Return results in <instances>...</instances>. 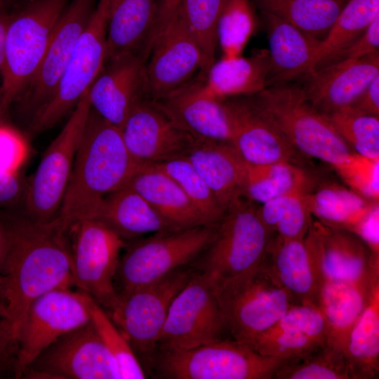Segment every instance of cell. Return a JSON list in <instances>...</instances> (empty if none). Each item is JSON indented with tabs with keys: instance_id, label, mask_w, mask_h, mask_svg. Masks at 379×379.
<instances>
[{
	"instance_id": "obj_14",
	"label": "cell",
	"mask_w": 379,
	"mask_h": 379,
	"mask_svg": "<svg viewBox=\"0 0 379 379\" xmlns=\"http://www.w3.org/2000/svg\"><path fill=\"white\" fill-rule=\"evenodd\" d=\"M91 320L81 291H50L30 305L16 337L17 355L13 372L22 378L31 363L60 336Z\"/></svg>"
},
{
	"instance_id": "obj_27",
	"label": "cell",
	"mask_w": 379,
	"mask_h": 379,
	"mask_svg": "<svg viewBox=\"0 0 379 379\" xmlns=\"http://www.w3.org/2000/svg\"><path fill=\"white\" fill-rule=\"evenodd\" d=\"M269 44L268 86L300 80L312 69L320 41L288 22L260 12Z\"/></svg>"
},
{
	"instance_id": "obj_46",
	"label": "cell",
	"mask_w": 379,
	"mask_h": 379,
	"mask_svg": "<svg viewBox=\"0 0 379 379\" xmlns=\"http://www.w3.org/2000/svg\"><path fill=\"white\" fill-rule=\"evenodd\" d=\"M25 138L15 128L0 122V171L18 173L27 156Z\"/></svg>"
},
{
	"instance_id": "obj_9",
	"label": "cell",
	"mask_w": 379,
	"mask_h": 379,
	"mask_svg": "<svg viewBox=\"0 0 379 379\" xmlns=\"http://www.w3.org/2000/svg\"><path fill=\"white\" fill-rule=\"evenodd\" d=\"M190 265L119 295L109 316L128 340L146 374L151 371L170 306L194 273Z\"/></svg>"
},
{
	"instance_id": "obj_29",
	"label": "cell",
	"mask_w": 379,
	"mask_h": 379,
	"mask_svg": "<svg viewBox=\"0 0 379 379\" xmlns=\"http://www.w3.org/2000/svg\"><path fill=\"white\" fill-rule=\"evenodd\" d=\"M158 0H110L106 59L124 54L148 58Z\"/></svg>"
},
{
	"instance_id": "obj_40",
	"label": "cell",
	"mask_w": 379,
	"mask_h": 379,
	"mask_svg": "<svg viewBox=\"0 0 379 379\" xmlns=\"http://www.w3.org/2000/svg\"><path fill=\"white\" fill-rule=\"evenodd\" d=\"M275 379H351L343 352L325 344L300 358L290 359L276 372Z\"/></svg>"
},
{
	"instance_id": "obj_20",
	"label": "cell",
	"mask_w": 379,
	"mask_h": 379,
	"mask_svg": "<svg viewBox=\"0 0 379 379\" xmlns=\"http://www.w3.org/2000/svg\"><path fill=\"white\" fill-rule=\"evenodd\" d=\"M147 60L142 54H124L106 59L88 90L91 108L119 129L133 106L145 98Z\"/></svg>"
},
{
	"instance_id": "obj_49",
	"label": "cell",
	"mask_w": 379,
	"mask_h": 379,
	"mask_svg": "<svg viewBox=\"0 0 379 379\" xmlns=\"http://www.w3.org/2000/svg\"><path fill=\"white\" fill-rule=\"evenodd\" d=\"M379 206L372 211L352 231L358 235L374 254L379 255Z\"/></svg>"
},
{
	"instance_id": "obj_55",
	"label": "cell",
	"mask_w": 379,
	"mask_h": 379,
	"mask_svg": "<svg viewBox=\"0 0 379 379\" xmlns=\"http://www.w3.org/2000/svg\"><path fill=\"white\" fill-rule=\"evenodd\" d=\"M7 109H8V107L4 103L2 94L0 90V122L3 121V117Z\"/></svg>"
},
{
	"instance_id": "obj_28",
	"label": "cell",
	"mask_w": 379,
	"mask_h": 379,
	"mask_svg": "<svg viewBox=\"0 0 379 379\" xmlns=\"http://www.w3.org/2000/svg\"><path fill=\"white\" fill-rule=\"evenodd\" d=\"M126 185L138 192L173 229L211 225L178 184L157 166H139Z\"/></svg>"
},
{
	"instance_id": "obj_23",
	"label": "cell",
	"mask_w": 379,
	"mask_h": 379,
	"mask_svg": "<svg viewBox=\"0 0 379 379\" xmlns=\"http://www.w3.org/2000/svg\"><path fill=\"white\" fill-rule=\"evenodd\" d=\"M203 77L155 102L194 138L230 142V129L223 102L208 91Z\"/></svg>"
},
{
	"instance_id": "obj_21",
	"label": "cell",
	"mask_w": 379,
	"mask_h": 379,
	"mask_svg": "<svg viewBox=\"0 0 379 379\" xmlns=\"http://www.w3.org/2000/svg\"><path fill=\"white\" fill-rule=\"evenodd\" d=\"M95 0H72L60 15L41 64L22 95L25 105L34 108V112L55 91L77 41L95 8Z\"/></svg>"
},
{
	"instance_id": "obj_52",
	"label": "cell",
	"mask_w": 379,
	"mask_h": 379,
	"mask_svg": "<svg viewBox=\"0 0 379 379\" xmlns=\"http://www.w3.org/2000/svg\"><path fill=\"white\" fill-rule=\"evenodd\" d=\"M180 2L181 0H158L156 19L148 49L154 39L175 14Z\"/></svg>"
},
{
	"instance_id": "obj_36",
	"label": "cell",
	"mask_w": 379,
	"mask_h": 379,
	"mask_svg": "<svg viewBox=\"0 0 379 379\" xmlns=\"http://www.w3.org/2000/svg\"><path fill=\"white\" fill-rule=\"evenodd\" d=\"M271 14L319 40L326 37L346 0H251Z\"/></svg>"
},
{
	"instance_id": "obj_37",
	"label": "cell",
	"mask_w": 379,
	"mask_h": 379,
	"mask_svg": "<svg viewBox=\"0 0 379 379\" xmlns=\"http://www.w3.org/2000/svg\"><path fill=\"white\" fill-rule=\"evenodd\" d=\"M317 185L314 177L303 166L295 164H248L245 197L255 202L264 203L286 194H306Z\"/></svg>"
},
{
	"instance_id": "obj_44",
	"label": "cell",
	"mask_w": 379,
	"mask_h": 379,
	"mask_svg": "<svg viewBox=\"0 0 379 379\" xmlns=\"http://www.w3.org/2000/svg\"><path fill=\"white\" fill-rule=\"evenodd\" d=\"M352 190L372 201L379 198V159L352 152L343 163L333 168Z\"/></svg>"
},
{
	"instance_id": "obj_31",
	"label": "cell",
	"mask_w": 379,
	"mask_h": 379,
	"mask_svg": "<svg viewBox=\"0 0 379 379\" xmlns=\"http://www.w3.org/2000/svg\"><path fill=\"white\" fill-rule=\"evenodd\" d=\"M269 72L268 50L259 49L248 57H222L212 64L204 80L208 91L223 100L260 93L268 86Z\"/></svg>"
},
{
	"instance_id": "obj_22",
	"label": "cell",
	"mask_w": 379,
	"mask_h": 379,
	"mask_svg": "<svg viewBox=\"0 0 379 379\" xmlns=\"http://www.w3.org/2000/svg\"><path fill=\"white\" fill-rule=\"evenodd\" d=\"M270 268L293 304L318 307L325 281L316 241L309 230L303 239H284L274 234L268 252Z\"/></svg>"
},
{
	"instance_id": "obj_34",
	"label": "cell",
	"mask_w": 379,
	"mask_h": 379,
	"mask_svg": "<svg viewBox=\"0 0 379 379\" xmlns=\"http://www.w3.org/2000/svg\"><path fill=\"white\" fill-rule=\"evenodd\" d=\"M302 201L312 216L322 224L351 232L378 204L333 182L317 185Z\"/></svg>"
},
{
	"instance_id": "obj_43",
	"label": "cell",
	"mask_w": 379,
	"mask_h": 379,
	"mask_svg": "<svg viewBox=\"0 0 379 379\" xmlns=\"http://www.w3.org/2000/svg\"><path fill=\"white\" fill-rule=\"evenodd\" d=\"M226 0H181L178 8L190 32L201 48L208 69L215 62L217 26Z\"/></svg>"
},
{
	"instance_id": "obj_26",
	"label": "cell",
	"mask_w": 379,
	"mask_h": 379,
	"mask_svg": "<svg viewBox=\"0 0 379 379\" xmlns=\"http://www.w3.org/2000/svg\"><path fill=\"white\" fill-rule=\"evenodd\" d=\"M226 210L245 197L248 164L229 142L194 138L184 156Z\"/></svg>"
},
{
	"instance_id": "obj_11",
	"label": "cell",
	"mask_w": 379,
	"mask_h": 379,
	"mask_svg": "<svg viewBox=\"0 0 379 379\" xmlns=\"http://www.w3.org/2000/svg\"><path fill=\"white\" fill-rule=\"evenodd\" d=\"M90 110L87 91L45 151L32 178L27 180L22 202L25 214L29 218L48 222L58 216Z\"/></svg>"
},
{
	"instance_id": "obj_6",
	"label": "cell",
	"mask_w": 379,
	"mask_h": 379,
	"mask_svg": "<svg viewBox=\"0 0 379 379\" xmlns=\"http://www.w3.org/2000/svg\"><path fill=\"white\" fill-rule=\"evenodd\" d=\"M289 360L221 338L185 350H157L150 374L167 379H272Z\"/></svg>"
},
{
	"instance_id": "obj_17",
	"label": "cell",
	"mask_w": 379,
	"mask_h": 379,
	"mask_svg": "<svg viewBox=\"0 0 379 379\" xmlns=\"http://www.w3.org/2000/svg\"><path fill=\"white\" fill-rule=\"evenodd\" d=\"M126 147L138 166L184 157L194 138L155 101L140 99L121 128Z\"/></svg>"
},
{
	"instance_id": "obj_7",
	"label": "cell",
	"mask_w": 379,
	"mask_h": 379,
	"mask_svg": "<svg viewBox=\"0 0 379 379\" xmlns=\"http://www.w3.org/2000/svg\"><path fill=\"white\" fill-rule=\"evenodd\" d=\"M69 0H33L10 14L0 88L5 105L19 100L35 77Z\"/></svg>"
},
{
	"instance_id": "obj_56",
	"label": "cell",
	"mask_w": 379,
	"mask_h": 379,
	"mask_svg": "<svg viewBox=\"0 0 379 379\" xmlns=\"http://www.w3.org/2000/svg\"><path fill=\"white\" fill-rule=\"evenodd\" d=\"M0 314L4 316V311H3V301L0 292Z\"/></svg>"
},
{
	"instance_id": "obj_33",
	"label": "cell",
	"mask_w": 379,
	"mask_h": 379,
	"mask_svg": "<svg viewBox=\"0 0 379 379\" xmlns=\"http://www.w3.org/2000/svg\"><path fill=\"white\" fill-rule=\"evenodd\" d=\"M351 379L379 375V273L372 282L364 310L353 326L344 351Z\"/></svg>"
},
{
	"instance_id": "obj_54",
	"label": "cell",
	"mask_w": 379,
	"mask_h": 379,
	"mask_svg": "<svg viewBox=\"0 0 379 379\" xmlns=\"http://www.w3.org/2000/svg\"><path fill=\"white\" fill-rule=\"evenodd\" d=\"M8 244V236L6 222L0 212V272L6 257ZM1 280V277H0Z\"/></svg>"
},
{
	"instance_id": "obj_4",
	"label": "cell",
	"mask_w": 379,
	"mask_h": 379,
	"mask_svg": "<svg viewBox=\"0 0 379 379\" xmlns=\"http://www.w3.org/2000/svg\"><path fill=\"white\" fill-rule=\"evenodd\" d=\"M228 333L253 349L258 338L293 304L265 260L254 270L212 281ZM254 350V349H253Z\"/></svg>"
},
{
	"instance_id": "obj_8",
	"label": "cell",
	"mask_w": 379,
	"mask_h": 379,
	"mask_svg": "<svg viewBox=\"0 0 379 379\" xmlns=\"http://www.w3.org/2000/svg\"><path fill=\"white\" fill-rule=\"evenodd\" d=\"M217 224L154 233L127 246L114 277L118 295L190 265L213 239Z\"/></svg>"
},
{
	"instance_id": "obj_15",
	"label": "cell",
	"mask_w": 379,
	"mask_h": 379,
	"mask_svg": "<svg viewBox=\"0 0 379 379\" xmlns=\"http://www.w3.org/2000/svg\"><path fill=\"white\" fill-rule=\"evenodd\" d=\"M22 377L121 379L117 364L91 320L49 345L26 368Z\"/></svg>"
},
{
	"instance_id": "obj_25",
	"label": "cell",
	"mask_w": 379,
	"mask_h": 379,
	"mask_svg": "<svg viewBox=\"0 0 379 379\" xmlns=\"http://www.w3.org/2000/svg\"><path fill=\"white\" fill-rule=\"evenodd\" d=\"M312 231L325 279L361 282L379 268V255L354 232L312 218Z\"/></svg>"
},
{
	"instance_id": "obj_35",
	"label": "cell",
	"mask_w": 379,
	"mask_h": 379,
	"mask_svg": "<svg viewBox=\"0 0 379 379\" xmlns=\"http://www.w3.org/2000/svg\"><path fill=\"white\" fill-rule=\"evenodd\" d=\"M379 14V0H349L326 37L319 43L312 70L336 61Z\"/></svg>"
},
{
	"instance_id": "obj_32",
	"label": "cell",
	"mask_w": 379,
	"mask_h": 379,
	"mask_svg": "<svg viewBox=\"0 0 379 379\" xmlns=\"http://www.w3.org/2000/svg\"><path fill=\"white\" fill-rule=\"evenodd\" d=\"M124 240L147 233L175 230L135 190L125 185L107 195L95 218Z\"/></svg>"
},
{
	"instance_id": "obj_24",
	"label": "cell",
	"mask_w": 379,
	"mask_h": 379,
	"mask_svg": "<svg viewBox=\"0 0 379 379\" xmlns=\"http://www.w3.org/2000/svg\"><path fill=\"white\" fill-rule=\"evenodd\" d=\"M327 337V324L319 307L294 304L258 338L253 349L265 356L300 358L326 344Z\"/></svg>"
},
{
	"instance_id": "obj_13",
	"label": "cell",
	"mask_w": 379,
	"mask_h": 379,
	"mask_svg": "<svg viewBox=\"0 0 379 379\" xmlns=\"http://www.w3.org/2000/svg\"><path fill=\"white\" fill-rule=\"evenodd\" d=\"M228 333L211 280L195 270L173 299L157 350H185L224 338Z\"/></svg>"
},
{
	"instance_id": "obj_51",
	"label": "cell",
	"mask_w": 379,
	"mask_h": 379,
	"mask_svg": "<svg viewBox=\"0 0 379 379\" xmlns=\"http://www.w3.org/2000/svg\"><path fill=\"white\" fill-rule=\"evenodd\" d=\"M351 106L364 113L379 117V76L360 93Z\"/></svg>"
},
{
	"instance_id": "obj_30",
	"label": "cell",
	"mask_w": 379,
	"mask_h": 379,
	"mask_svg": "<svg viewBox=\"0 0 379 379\" xmlns=\"http://www.w3.org/2000/svg\"><path fill=\"white\" fill-rule=\"evenodd\" d=\"M377 273L379 268L370 280L361 282L325 279L318 307L327 324V344L344 352L350 333L367 305Z\"/></svg>"
},
{
	"instance_id": "obj_10",
	"label": "cell",
	"mask_w": 379,
	"mask_h": 379,
	"mask_svg": "<svg viewBox=\"0 0 379 379\" xmlns=\"http://www.w3.org/2000/svg\"><path fill=\"white\" fill-rule=\"evenodd\" d=\"M109 1H99L77 41L55 91L34 113L32 132L47 130L74 109L102 69L107 57Z\"/></svg>"
},
{
	"instance_id": "obj_50",
	"label": "cell",
	"mask_w": 379,
	"mask_h": 379,
	"mask_svg": "<svg viewBox=\"0 0 379 379\" xmlns=\"http://www.w3.org/2000/svg\"><path fill=\"white\" fill-rule=\"evenodd\" d=\"M17 342L9 321L0 314V368L13 371L17 355Z\"/></svg>"
},
{
	"instance_id": "obj_41",
	"label": "cell",
	"mask_w": 379,
	"mask_h": 379,
	"mask_svg": "<svg viewBox=\"0 0 379 379\" xmlns=\"http://www.w3.org/2000/svg\"><path fill=\"white\" fill-rule=\"evenodd\" d=\"M81 292L91 321L117 364L121 379L146 378L147 374L130 344L109 314L88 294Z\"/></svg>"
},
{
	"instance_id": "obj_38",
	"label": "cell",
	"mask_w": 379,
	"mask_h": 379,
	"mask_svg": "<svg viewBox=\"0 0 379 379\" xmlns=\"http://www.w3.org/2000/svg\"><path fill=\"white\" fill-rule=\"evenodd\" d=\"M254 7L251 0L225 1L217 26L222 58L241 55L259 25Z\"/></svg>"
},
{
	"instance_id": "obj_53",
	"label": "cell",
	"mask_w": 379,
	"mask_h": 379,
	"mask_svg": "<svg viewBox=\"0 0 379 379\" xmlns=\"http://www.w3.org/2000/svg\"><path fill=\"white\" fill-rule=\"evenodd\" d=\"M6 7V4L0 0V75L4 61L6 36L10 17Z\"/></svg>"
},
{
	"instance_id": "obj_39",
	"label": "cell",
	"mask_w": 379,
	"mask_h": 379,
	"mask_svg": "<svg viewBox=\"0 0 379 379\" xmlns=\"http://www.w3.org/2000/svg\"><path fill=\"white\" fill-rule=\"evenodd\" d=\"M355 153L379 159V117L349 105L325 115Z\"/></svg>"
},
{
	"instance_id": "obj_45",
	"label": "cell",
	"mask_w": 379,
	"mask_h": 379,
	"mask_svg": "<svg viewBox=\"0 0 379 379\" xmlns=\"http://www.w3.org/2000/svg\"><path fill=\"white\" fill-rule=\"evenodd\" d=\"M293 196L284 208L274 233L284 239H303L309 230L312 215L305 206L302 197Z\"/></svg>"
},
{
	"instance_id": "obj_12",
	"label": "cell",
	"mask_w": 379,
	"mask_h": 379,
	"mask_svg": "<svg viewBox=\"0 0 379 379\" xmlns=\"http://www.w3.org/2000/svg\"><path fill=\"white\" fill-rule=\"evenodd\" d=\"M69 230L73 234L71 247L75 286L109 314L119 300L114 277L126 243L97 220H79Z\"/></svg>"
},
{
	"instance_id": "obj_42",
	"label": "cell",
	"mask_w": 379,
	"mask_h": 379,
	"mask_svg": "<svg viewBox=\"0 0 379 379\" xmlns=\"http://www.w3.org/2000/svg\"><path fill=\"white\" fill-rule=\"evenodd\" d=\"M153 166L163 170L178 184L209 224H217L220 220L225 210L186 157L172 159Z\"/></svg>"
},
{
	"instance_id": "obj_5",
	"label": "cell",
	"mask_w": 379,
	"mask_h": 379,
	"mask_svg": "<svg viewBox=\"0 0 379 379\" xmlns=\"http://www.w3.org/2000/svg\"><path fill=\"white\" fill-rule=\"evenodd\" d=\"M274 234L262 224L256 202L242 197L225 210L213 239L190 266L212 281L239 277L265 260Z\"/></svg>"
},
{
	"instance_id": "obj_48",
	"label": "cell",
	"mask_w": 379,
	"mask_h": 379,
	"mask_svg": "<svg viewBox=\"0 0 379 379\" xmlns=\"http://www.w3.org/2000/svg\"><path fill=\"white\" fill-rule=\"evenodd\" d=\"M378 51L379 14L372 20L363 34L337 60L359 58Z\"/></svg>"
},
{
	"instance_id": "obj_47",
	"label": "cell",
	"mask_w": 379,
	"mask_h": 379,
	"mask_svg": "<svg viewBox=\"0 0 379 379\" xmlns=\"http://www.w3.org/2000/svg\"><path fill=\"white\" fill-rule=\"evenodd\" d=\"M27 180L18 173L0 171V210L12 208L23 201Z\"/></svg>"
},
{
	"instance_id": "obj_2",
	"label": "cell",
	"mask_w": 379,
	"mask_h": 379,
	"mask_svg": "<svg viewBox=\"0 0 379 379\" xmlns=\"http://www.w3.org/2000/svg\"><path fill=\"white\" fill-rule=\"evenodd\" d=\"M121 133L91 108L57 218L69 230L94 219L104 198L124 186L138 168Z\"/></svg>"
},
{
	"instance_id": "obj_57",
	"label": "cell",
	"mask_w": 379,
	"mask_h": 379,
	"mask_svg": "<svg viewBox=\"0 0 379 379\" xmlns=\"http://www.w3.org/2000/svg\"><path fill=\"white\" fill-rule=\"evenodd\" d=\"M1 1H3L6 4V6H8V4L10 2L13 1V0H1Z\"/></svg>"
},
{
	"instance_id": "obj_16",
	"label": "cell",
	"mask_w": 379,
	"mask_h": 379,
	"mask_svg": "<svg viewBox=\"0 0 379 379\" xmlns=\"http://www.w3.org/2000/svg\"><path fill=\"white\" fill-rule=\"evenodd\" d=\"M145 69V97L159 100L205 75V55L178 11L151 44Z\"/></svg>"
},
{
	"instance_id": "obj_19",
	"label": "cell",
	"mask_w": 379,
	"mask_h": 379,
	"mask_svg": "<svg viewBox=\"0 0 379 379\" xmlns=\"http://www.w3.org/2000/svg\"><path fill=\"white\" fill-rule=\"evenodd\" d=\"M378 76L379 51L328 63L297 81L313 107L326 115L351 105Z\"/></svg>"
},
{
	"instance_id": "obj_3",
	"label": "cell",
	"mask_w": 379,
	"mask_h": 379,
	"mask_svg": "<svg viewBox=\"0 0 379 379\" xmlns=\"http://www.w3.org/2000/svg\"><path fill=\"white\" fill-rule=\"evenodd\" d=\"M251 97L262 114L304 157L317 159L334 168L354 152L328 118L307 100L298 81L271 86Z\"/></svg>"
},
{
	"instance_id": "obj_1",
	"label": "cell",
	"mask_w": 379,
	"mask_h": 379,
	"mask_svg": "<svg viewBox=\"0 0 379 379\" xmlns=\"http://www.w3.org/2000/svg\"><path fill=\"white\" fill-rule=\"evenodd\" d=\"M8 244L0 272L4 317L15 338L32 302L58 288L75 286L67 228L56 217L39 222L25 214L3 215ZM17 342V341H16Z\"/></svg>"
},
{
	"instance_id": "obj_18",
	"label": "cell",
	"mask_w": 379,
	"mask_h": 379,
	"mask_svg": "<svg viewBox=\"0 0 379 379\" xmlns=\"http://www.w3.org/2000/svg\"><path fill=\"white\" fill-rule=\"evenodd\" d=\"M230 129V143L250 165L289 162L302 166L306 159L262 114L251 95L222 100Z\"/></svg>"
}]
</instances>
